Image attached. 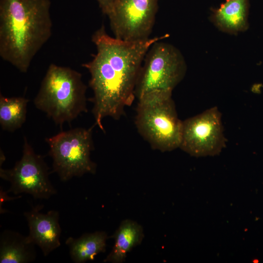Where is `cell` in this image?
I'll list each match as a JSON object with an SVG mask.
<instances>
[{"instance_id":"1","label":"cell","mask_w":263,"mask_h":263,"mask_svg":"<svg viewBox=\"0 0 263 263\" xmlns=\"http://www.w3.org/2000/svg\"><path fill=\"white\" fill-rule=\"evenodd\" d=\"M169 36L128 41L111 37L104 25L96 30L92 41L96 53L82 64L90 74L93 90L92 113L97 125L103 131L102 120L107 117L118 120L126 107L132 105L135 86L145 55L155 42Z\"/></svg>"},{"instance_id":"2","label":"cell","mask_w":263,"mask_h":263,"mask_svg":"<svg viewBox=\"0 0 263 263\" xmlns=\"http://www.w3.org/2000/svg\"><path fill=\"white\" fill-rule=\"evenodd\" d=\"M50 0H0V56L26 73L52 34Z\"/></svg>"},{"instance_id":"3","label":"cell","mask_w":263,"mask_h":263,"mask_svg":"<svg viewBox=\"0 0 263 263\" xmlns=\"http://www.w3.org/2000/svg\"><path fill=\"white\" fill-rule=\"evenodd\" d=\"M86 90L80 73L52 63L42 80L34 103L56 124L62 126L87 112Z\"/></svg>"},{"instance_id":"4","label":"cell","mask_w":263,"mask_h":263,"mask_svg":"<svg viewBox=\"0 0 263 263\" xmlns=\"http://www.w3.org/2000/svg\"><path fill=\"white\" fill-rule=\"evenodd\" d=\"M172 92L155 90L138 98L135 125L153 150L170 151L179 148L183 121L178 117Z\"/></svg>"},{"instance_id":"5","label":"cell","mask_w":263,"mask_h":263,"mask_svg":"<svg viewBox=\"0 0 263 263\" xmlns=\"http://www.w3.org/2000/svg\"><path fill=\"white\" fill-rule=\"evenodd\" d=\"M93 127L75 128L46 138L53 159L52 172L56 173L62 181L96 172V164L91 158Z\"/></svg>"},{"instance_id":"6","label":"cell","mask_w":263,"mask_h":263,"mask_svg":"<svg viewBox=\"0 0 263 263\" xmlns=\"http://www.w3.org/2000/svg\"><path fill=\"white\" fill-rule=\"evenodd\" d=\"M155 42L147 52L137 78V99L155 90L172 91L184 78L187 66L182 53L174 45Z\"/></svg>"},{"instance_id":"7","label":"cell","mask_w":263,"mask_h":263,"mask_svg":"<svg viewBox=\"0 0 263 263\" xmlns=\"http://www.w3.org/2000/svg\"><path fill=\"white\" fill-rule=\"evenodd\" d=\"M49 168L24 137L22 155L10 169H0V177L9 182L7 192L29 194L34 199H48L56 194L49 179Z\"/></svg>"},{"instance_id":"8","label":"cell","mask_w":263,"mask_h":263,"mask_svg":"<svg viewBox=\"0 0 263 263\" xmlns=\"http://www.w3.org/2000/svg\"><path fill=\"white\" fill-rule=\"evenodd\" d=\"M225 145L222 115L217 107L183 121L179 148L190 155H218Z\"/></svg>"},{"instance_id":"9","label":"cell","mask_w":263,"mask_h":263,"mask_svg":"<svg viewBox=\"0 0 263 263\" xmlns=\"http://www.w3.org/2000/svg\"><path fill=\"white\" fill-rule=\"evenodd\" d=\"M158 3V0H114L108 16L114 37L128 41L150 38Z\"/></svg>"},{"instance_id":"10","label":"cell","mask_w":263,"mask_h":263,"mask_svg":"<svg viewBox=\"0 0 263 263\" xmlns=\"http://www.w3.org/2000/svg\"><path fill=\"white\" fill-rule=\"evenodd\" d=\"M43 207L40 205L33 206L30 210L24 213V216L29 229L27 238L47 256L60 245L61 229L58 212L51 210L43 213L40 212Z\"/></svg>"},{"instance_id":"11","label":"cell","mask_w":263,"mask_h":263,"mask_svg":"<svg viewBox=\"0 0 263 263\" xmlns=\"http://www.w3.org/2000/svg\"><path fill=\"white\" fill-rule=\"evenodd\" d=\"M249 0H225L217 8H211L210 21L220 31L237 35L249 27Z\"/></svg>"},{"instance_id":"12","label":"cell","mask_w":263,"mask_h":263,"mask_svg":"<svg viewBox=\"0 0 263 263\" xmlns=\"http://www.w3.org/2000/svg\"><path fill=\"white\" fill-rule=\"evenodd\" d=\"M35 244L27 236L5 230L0 236V263H27L36 257Z\"/></svg>"},{"instance_id":"13","label":"cell","mask_w":263,"mask_h":263,"mask_svg":"<svg viewBox=\"0 0 263 263\" xmlns=\"http://www.w3.org/2000/svg\"><path fill=\"white\" fill-rule=\"evenodd\" d=\"M112 237L114 239V244L104 262L121 263L127 253L142 241L143 230L136 222L127 219L121 223Z\"/></svg>"},{"instance_id":"14","label":"cell","mask_w":263,"mask_h":263,"mask_svg":"<svg viewBox=\"0 0 263 263\" xmlns=\"http://www.w3.org/2000/svg\"><path fill=\"white\" fill-rule=\"evenodd\" d=\"M107 234L103 231L84 233L75 238L68 237L65 244L69 249L71 259L75 263L93 260L96 255L105 252Z\"/></svg>"},{"instance_id":"15","label":"cell","mask_w":263,"mask_h":263,"mask_svg":"<svg viewBox=\"0 0 263 263\" xmlns=\"http://www.w3.org/2000/svg\"><path fill=\"white\" fill-rule=\"evenodd\" d=\"M29 100L24 97H5L0 95V124L1 128L14 132L21 127L26 121Z\"/></svg>"},{"instance_id":"16","label":"cell","mask_w":263,"mask_h":263,"mask_svg":"<svg viewBox=\"0 0 263 263\" xmlns=\"http://www.w3.org/2000/svg\"><path fill=\"white\" fill-rule=\"evenodd\" d=\"M96 0L102 13L108 17L112 12L114 0Z\"/></svg>"}]
</instances>
